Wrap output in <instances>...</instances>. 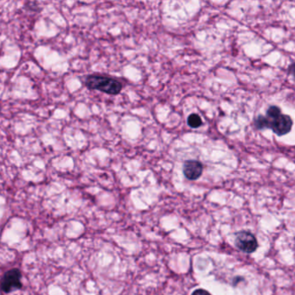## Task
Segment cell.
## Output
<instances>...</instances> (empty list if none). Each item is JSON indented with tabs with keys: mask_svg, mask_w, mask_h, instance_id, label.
Masks as SVG:
<instances>
[{
	"mask_svg": "<svg viewBox=\"0 0 295 295\" xmlns=\"http://www.w3.org/2000/svg\"><path fill=\"white\" fill-rule=\"evenodd\" d=\"M184 174L190 180L198 179L203 173V165L197 160H188L184 165Z\"/></svg>",
	"mask_w": 295,
	"mask_h": 295,
	"instance_id": "cell-5",
	"label": "cell"
},
{
	"mask_svg": "<svg viewBox=\"0 0 295 295\" xmlns=\"http://www.w3.org/2000/svg\"><path fill=\"white\" fill-rule=\"evenodd\" d=\"M288 73L293 74L295 77V63H293L291 66L289 67V69H288Z\"/></svg>",
	"mask_w": 295,
	"mask_h": 295,
	"instance_id": "cell-9",
	"label": "cell"
},
{
	"mask_svg": "<svg viewBox=\"0 0 295 295\" xmlns=\"http://www.w3.org/2000/svg\"><path fill=\"white\" fill-rule=\"evenodd\" d=\"M280 114H281V110L276 106L270 107L267 112V116L268 117H276Z\"/></svg>",
	"mask_w": 295,
	"mask_h": 295,
	"instance_id": "cell-7",
	"label": "cell"
},
{
	"mask_svg": "<svg viewBox=\"0 0 295 295\" xmlns=\"http://www.w3.org/2000/svg\"><path fill=\"white\" fill-rule=\"evenodd\" d=\"M191 295H211L208 291H206L204 289H197L196 291L192 293Z\"/></svg>",
	"mask_w": 295,
	"mask_h": 295,
	"instance_id": "cell-8",
	"label": "cell"
},
{
	"mask_svg": "<svg viewBox=\"0 0 295 295\" xmlns=\"http://www.w3.org/2000/svg\"><path fill=\"white\" fill-rule=\"evenodd\" d=\"M86 86L91 90H99L103 93L116 95L122 90V84L116 79L107 75L92 74L86 79Z\"/></svg>",
	"mask_w": 295,
	"mask_h": 295,
	"instance_id": "cell-2",
	"label": "cell"
},
{
	"mask_svg": "<svg viewBox=\"0 0 295 295\" xmlns=\"http://www.w3.org/2000/svg\"><path fill=\"white\" fill-rule=\"evenodd\" d=\"M255 125L258 129H272L277 135L282 136L291 131L293 121L286 114H280L276 117H257Z\"/></svg>",
	"mask_w": 295,
	"mask_h": 295,
	"instance_id": "cell-1",
	"label": "cell"
},
{
	"mask_svg": "<svg viewBox=\"0 0 295 295\" xmlns=\"http://www.w3.org/2000/svg\"><path fill=\"white\" fill-rule=\"evenodd\" d=\"M187 123L192 129H198L202 125V119L197 113H192L190 116L188 117Z\"/></svg>",
	"mask_w": 295,
	"mask_h": 295,
	"instance_id": "cell-6",
	"label": "cell"
},
{
	"mask_svg": "<svg viewBox=\"0 0 295 295\" xmlns=\"http://www.w3.org/2000/svg\"><path fill=\"white\" fill-rule=\"evenodd\" d=\"M21 272L18 268H13L4 274L2 279L1 287L4 293H11L22 288L21 283Z\"/></svg>",
	"mask_w": 295,
	"mask_h": 295,
	"instance_id": "cell-4",
	"label": "cell"
},
{
	"mask_svg": "<svg viewBox=\"0 0 295 295\" xmlns=\"http://www.w3.org/2000/svg\"><path fill=\"white\" fill-rule=\"evenodd\" d=\"M235 244L242 252L248 254L255 252L258 248L257 238L253 234L248 231H241L237 234Z\"/></svg>",
	"mask_w": 295,
	"mask_h": 295,
	"instance_id": "cell-3",
	"label": "cell"
}]
</instances>
